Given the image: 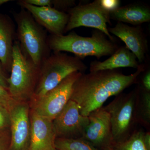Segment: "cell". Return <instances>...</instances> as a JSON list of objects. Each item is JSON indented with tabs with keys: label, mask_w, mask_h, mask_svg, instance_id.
<instances>
[{
	"label": "cell",
	"mask_w": 150,
	"mask_h": 150,
	"mask_svg": "<svg viewBox=\"0 0 150 150\" xmlns=\"http://www.w3.org/2000/svg\"><path fill=\"white\" fill-rule=\"evenodd\" d=\"M17 4L29 12L38 23L51 35H64L69 19V15L65 12L52 7H37L24 1H18Z\"/></svg>",
	"instance_id": "cell-12"
},
{
	"label": "cell",
	"mask_w": 150,
	"mask_h": 150,
	"mask_svg": "<svg viewBox=\"0 0 150 150\" xmlns=\"http://www.w3.org/2000/svg\"><path fill=\"white\" fill-rule=\"evenodd\" d=\"M52 2L53 7L61 11H68L76 6L74 0H52Z\"/></svg>",
	"instance_id": "cell-23"
},
{
	"label": "cell",
	"mask_w": 150,
	"mask_h": 150,
	"mask_svg": "<svg viewBox=\"0 0 150 150\" xmlns=\"http://www.w3.org/2000/svg\"><path fill=\"white\" fill-rule=\"evenodd\" d=\"M86 65L79 58L63 52L50 54L39 67V76L33 96L38 98L56 87L75 72L84 73Z\"/></svg>",
	"instance_id": "cell-4"
},
{
	"label": "cell",
	"mask_w": 150,
	"mask_h": 150,
	"mask_svg": "<svg viewBox=\"0 0 150 150\" xmlns=\"http://www.w3.org/2000/svg\"><path fill=\"white\" fill-rule=\"evenodd\" d=\"M9 1H11L10 0H0V6Z\"/></svg>",
	"instance_id": "cell-30"
},
{
	"label": "cell",
	"mask_w": 150,
	"mask_h": 150,
	"mask_svg": "<svg viewBox=\"0 0 150 150\" xmlns=\"http://www.w3.org/2000/svg\"><path fill=\"white\" fill-rule=\"evenodd\" d=\"M11 75L8 90L17 102H23L33 96L37 85L39 67L22 51L17 40L14 43Z\"/></svg>",
	"instance_id": "cell-5"
},
{
	"label": "cell",
	"mask_w": 150,
	"mask_h": 150,
	"mask_svg": "<svg viewBox=\"0 0 150 150\" xmlns=\"http://www.w3.org/2000/svg\"><path fill=\"white\" fill-rule=\"evenodd\" d=\"M10 126V111L6 108L0 106V133L7 130Z\"/></svg>",
	"instance_id": "cell-22"
},
{
	"label": "cell",
	"mask_w": 150,
	"mask_h": 150,
	"mask_svg": "<svg viewBox=\"0 0 150 150\" xmlns=\"http://www.w3.org/2000/svg\"><path fill=\"white\" fill-rule=\"evenodd\" d=\"M109 15L111 19L137 26L150 21V8L139 4L120 6L110 11Z\"/></svg>",
	"instance_id": "cell-17"
},
{
	"label": "cell",
	"mask_w": 150,
	"mask_h": 150,
	"mask_svg": "<svg viewBox=\"0 0 150 150\" xmlns=\"http://www.w3.org/2000/svg\"><path fill=\"white\" fill-rule=\"evenodd\" d=\"M28 105L17 102L10 111L11 139L8 150H29L30 122Z\"/></svg>",
	"instance_id": "cell-11"
},
{
	"label": "cell",
	"mask_w": 150,
	"mask_h": 150,
	"mask_svg": "<svg viewBox=\"0 0 150 150\" xmlns=\"http://www.w3.org/2000/svg\"><path fill=\"white\" fill-rule=\"evenodd\" d=\"M144 144L148 150H150V132L148 131L144 132L143 137Z\"/></svg>",
	"instance_id": "cell-29"
},
{
	"label": "cell",
	"mask_w": 150,
	"mask_h": 150,
	"mask_svg": "<svg viewBox=\"0 0 150 150\" xmlns=\"http://www.w3.org/2000/svg\"><path fill=\"white\" fill-rule=\"evenodd\" d=\"M142 87L146 91L150 92V71H148L144 75L142 80Z\"/></svg>",
	"instance_id": "cell-28"
},
{
	"label": "cell",
	"mask_w": 150,
	"mask_h": 150,
	"mask_svg": "<svg viewBox=\"0 0 150 150\" xmlns=\"http://www.w3.org/2000/svg\"><path fill=\"white\" fill-rule=\"evenodd\" d=\"M54 144L57 150H100L95 147L82 138H56Z\"/></svg>",
	"instance_id": "cell-20"
},
{
	"label": "cell",
	"mask_w": 150,
	"mask_h": 150,
	"mask_svg": "<svg viewBox=\"0 0 150 150\" xmlns=\"http://www.w3.org/2000/svg\"><path fill=\"white\" fill-rule=\"evenodd\" d=\"M144 133L142 130H134L126 140L114 144L112 150H148L143 140Z\"/></svg>",
	"instance_id": "cell-19"
},
{
	"label": "cell",
	"mask_w": 150,
	"mask_h": 150,
	"mask_svg": "<svg viewBox=\"0 0 150 150\" xmlns=\"http://www.w3.org/2000/svg\"><path fill=\"white\" fill-rule=\"evenodd\" d=\"M68 12L69 19L65 33L81 26L92 28L103 33L109 40L115 41L107 26L108 23H110V12L103 8L100 0L76 5L70 8Z\"/></svg>",
	"instance_id": "cell-7"
},
{
	"label": "cell",
	"mask_w": 150,
	"mask_h": 150,
	"mask_svg": "<svg viewBox=\"0 0 150 150\" xmlns=\"http://www.w3.org/2000/svg\"><path fill=\"white\" fill-rule=\"evenodd\" d=\"M109 33L120 38L136 56L139 63L145 59L148 51V41L141 26L133 27L118 22L114 27H108Z\"/></svg>",
	"instance_id": "cell-13"
},
{
	"label": "cell",
	"mask_w": 150,
	"mask_h": 150,
	"mask_svg": "<svg viewBox=\"0 0 150 150\" xmlns=\"http://www.w3.org/2000/svg\"><path fill=\"white\" fill-rule=\"evenodd\" d=\"M100 1L103 8L109 12L119 8L121 3L119 0H100Z\"/></svg>",
	"instance_id": "cell-24"
},
{
	"label": "cell",
	"mask_w": 150,
	"mask_h": 150,
	"mask_svg": "<svg viewBox=\"0 0 150 150\" xmlns=\"http://www.w3.org/2000/svg\"><path fill=\"white\" fill-rule=\"evenodd\" d=\"M145 71L140 65L135 72L125 75L118 70H105L81 74L73 86L71 99L79 105L80 113L88 116L93 111L102 107L110 97L116 96L136 83Z\"/></svg>",
	"instance_id": "cell-1"
},
{
	"label": "cell",
	"mask_w": 150,
	"mask_h": 150,
	"mask_svg": "<svg viewBox=\"0 0 150 150\" xmlns=\"http://www.w3.org/2000/svg\"><path fill=\"white\" fill-rule=\"evenodd\" d=\"M138 90L137 88L129 93L119 94L103 107L110 115L114 144L126 140L135 130L137 123L135 108Z\"/></svg>",
	"instance_id": "cell-6"
},
{
	"label": "cell",
	"mask_w": 150,
	"mask_h": 150,
	"mask_svg": "<svg viewBox=\"0 0 150 150\" xmlns=\"http://www.w3.org/2000/svg\"><path fill=\"white\" fill-rule=\"evenodd\" d=\"M136 103V118L137 123L148 130L150 128V92L139 86Z\"/></svg>",
	"instance_id": "cell-18"
},
{
	"label": "cell",
	"mask_w": 150,
	"mask_h": 150,
	"mask_svg": "<svg viewBox=\"0 0 150 150\" xmlns=\"http://www.w3.org/2000/svg\"><path fill=\"white\" fill-rule=\"evenodd\" d=\"M88 117L89 122L82 138L99 150L112 148L114 142L109 113L102 107L92 112Z\"/></svg>",
	"instance_id": "cell-10"
},
{
	"label": "cell",
	"mask_w": 150,
	"mask_h": 150,
	"mask_svg": "<svg viewBox=\"0 0 150 150\" xmlns=\"http://www.w3.org/2000/svg\"><path fill=\"white\" fill-rule=\"evenodd\" d=\"M48 45L53 53L68 52L74 54L81 60L87 56H94L100 59L112 55L119 47L115 41L108 39L106 35L96 30L91 37H83L74 31L67 35L48 36Z\"/></svg>",
	"instance_id": "cell-2"
},
{
	"label": "cell",
	"mask_w": 150,
	"mask_h": 150,
	"mask_svg": "<svg viewBox=\"0 0 150 150\" xmlns=\"http://www.w3.org/2000/svg\"><path fill=\"white\" fill-rule=\"evenodd\" d=\"M137 57L126 46L118 47L109 58L103 62L94 61L90 64V72L116 70L120 68H134L139 67Z\"/></svg>",
	"instance_id": "cell-16"
},
{
	"label": "cell",
	"mask_w": 150,
	"mask_h": 150,
	"mask_svg": "<svg viewBox=\"0 0 150 150\" xmlns=\"http://www.w3.org/2000/svg\"><path fill=\"white\" fill-rule=\"evenodd\" d=\"M89 122L88 116L81 114L76 103L70 100L53 121L56 138H82Z\"/></svg>",
	"instance_id": "cell-9"
},
{
	"label": "cell",
	"mask_w": 150,
	"mask_h": 150,
	"mask_svg": "<svg viewBox=\"0 0 150 150\" xmlns=\"http://www.w3.org/2000/svg\"><path fill=\"white\" fill-rule=\"evenodd\" d=\"M11 136L7 130L0 133V150H8Z\"/></svg>",
	"instance_id": "cell-25"
},
{
	"label": "cell",
	"mask_w": 150,
	"mask_h": 150,
	"mask_svg": "<svg viewBox=\"0 0 150 150\" xmlns=\"http://www.w3.org/2000/svg\"><path fill=\"white\" fill-rule=\"evenodd\" d=\"M16 29L9 17L0 14V62L6 71H11Z\"/></svg>",
	"instance_id": "cell-15"
},
{
	"label": "cell",
	"mask_w": 150,
	"mask_h": 150,
	"mask_svg": "<svg viewBox=\"0 0 150 150\" xmlns=\"http://www.w3.org/2000/svg\"><path fill=\"white\" fill-rule=\"evenodd\" d=\"M57 150V149H56V148H54V149H52V150Z\"/></svg>",
	"instance_id": "cell-32"
},
{
	"label": "cell",
	"mask_w": 150,
	"mask_h": 150,
	"mask_svg": "<svg viewBox=\"0 0 150 150\" xmlns=\"http://www.w3.org/2000/svg\"><path fill=\"white\" fill-rule=\"evenodd\" d=\"M6 70L3 67L2 64L0 62V85L8 90V78L6 75Z\"/></svg>",
	"instance_id": "cell-27"
},
{
	"label": "cell",
	"mask_w": 150,
	"mask_h": 150,
	"mask_svg": "<svg viewBox=\"0 0 150 150\" xmlns=\"http://www.w3.org/2000/svg\"><path fill=\"white\" fill-rule=\"evenodd\" d=\"M82 73H73L55 88L36 98L33 111L53 121L71 99L73 86Z\"/></svg>",
	"instance_id": "cell-8"
},
{
	"label": "cell",
	"mask_w": 150,
	"mask_h": 150,
	"mask_svg": "<svg viewBox=\"0 0 150 150\" xmlns=\"http://www.w3.org/2000/svg\"><path fill=\"white\" fill-rule=\"evenodd\" d=\"M13 17L17 25L16 37L22 51L40 67L44 59L51 54L46 30L25 9L14 13Z\"/></svg>",
	"instance_id": "cell-3"
},
{
	"label": "cell",
	"mask_w": 150,
	"mask_h": 150,
	"mask_svg": "<svg viewBox=\"0 0 150 150\" xmlns=\"http://www.w3.org/2000/svg\"><path fill=\"white\" fill-rule=\"evenodd\" d=\"M31 5L37 7H52V0H24Z\"/></svg>",
	"instance_id": "cell-26"
},
{
	"label": "cell",
	"mask_w": 150,
	"mask_h": 150,
	"mask_svg": "<svg viewBox=\"0 0 150 150\" xmlns=\"http://www.w3.org/2000/svg\"><path fill=\"white\" fill-rule=\"evenodd\" d=\"M30 125L29 150H51L55 148L56 136L53 121L33 111Z\"/></svg>",
	"instance_id": "cell-14"
},
{
	"label": "cell",
	"mask_w": 150,
	"mask_h": 150,
	"mask_svg": "<svg viewBox=\"0 0 150 150\" xmlns=\"http://www.w3.org/2000/svg\"><path fill=\"white\" fill-rule=\"evenodd\" d=\"M105 150H112V148H108V149H106Z\"/></svg>",
	"instance_id": "cell-31"
},
{
	"label": "cell",
	"mask_w": 150,
	"mask_h": 150,
	"mask_svg": "<svg viewBox=\"0 0 150 150\" xmlns=\"http://www.w3.org/2000/svg\"><path fill=\"white\" fill-rule=\"evenodd\" d=\"M16 102L11 96L8 90L0 85V106L10 111Z\"/></svg>",
	"instance_id": "cell-21"
}]
</instances>
